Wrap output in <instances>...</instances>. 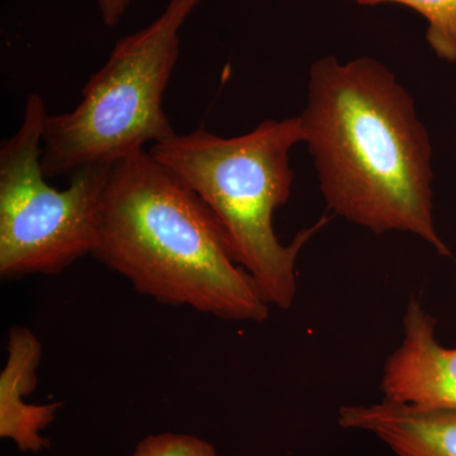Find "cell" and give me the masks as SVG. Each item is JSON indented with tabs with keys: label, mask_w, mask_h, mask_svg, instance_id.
I'll list each match as a JSON object with an SVG mask.
<instances>
[{
	"label": "cell",
	"mask_w": 456,
	"mask_h": 456,
	"mask_svg": "<svg viewBox=\"0 0 456 456\" xmlns=\"http://www.w3.org/2000/svg\"><path fill=\"white\" fill-rule=\"evenodd\" d=\"M104 25L113 27L121 22L131 0H97Z\"/></svg>",
	"instance_id": "8fae6325"
},
{
	"label": "cell",
	"mask_w": 456,
	"mask_h": 456,
	"mask_svg": "<svg viewBox=\"0 0 456 456\" xmlns=\"http://www.w3.org/2000/svg\"><path fill=\"white\" fill-rule=\"evenodd\" d=\"M299 117L336 216L377 235L412 233L452 256L435 227L430 134L393 71L369 56L318 59Z\"/></svg>",
	"instance_id": "6da1fadb"
},
{
	"label": "cell",
	"mask_w": 456,
	"mask_h": 456,
	"mask_svg": "<svg viewBox=\"0 0 456 456\" xmlns=\"http://www.w3.org/2000/svg\"><path fill=\"white\" fill-rule=\"evenodd\" d=\"M435 330V318L411 296L403 340L384 364L383 399L416 410L456 411V347L441 346Z\"/></svg>",
	"instance_id": "8992f818"
},
{
	"label": "cell",
	"mask_w": 456,
	"mask_h": 456,
	"mask_svg": "<svg viewBox=\"0 0 456 456\" xmlns=\"http://www.w3.org/2000/svg\"><path fill=\"white\" fill-rule=\"evenodd\" d=\"M132 456H218L208 441L191 435H150L141 440Z\"/></svg>",
	"instance_id": "30bf717a"
},
{
	"label": "cell",
	"mask_w": 456,
	"mask_h": 456,
	"mask_svg": "<svg viewBox=\"0 0 456 456\" xmlns=\"http://www.w3.org/2000/svg\"><path fill=\"white\" fill-rule=\"evenodd\" d=\"M364 7L395 3L416 11L428 20L426 41L443 61L456 64V0H351Z\"/></svg>",
	"instance_id": "9c48e42d"
},
{
	"label": "cell",
	"mask_w": 456,
	"mask_h": 456,
	"mask_svg": "<svg viewBox=\"0 0 456 456\" xmlns=\"http://www.w3.org/2000/svg\"><path fill=\"white\" fill-rule=\"evenodd\" d=\"M93 255L161 305L226 321L269 317L220 221L145 149L110 167Z\"/></svg>",
	"instance_id": "7a4b0ae2"
},
{
	"label": "cell",
	"mask_w": 456,
	"mask_h": 456,
	"mask_svg": "<svg viewBox=\"0 0 456 456\" xmlns=\"http://www.w3.org/2000/svg\"><path fill=\"white\" fill-rule=\"evenodd\" d=\"M301 117L265 119L242 136H216L203 127L154 143L150 154L191 188L226 232L237 264L269 305L289 310L297 294L296 263L323 218L283 245L273 215L292 193L290 150L303 142Z\"/></svg>",
	"instance_id": "3957f363"
},
{
	"label": "cell",
	"mask_w": 456,
	"mask_h": 456,
	"mask_svg": "<svg viewBox=\"0 0 456 456\" xmlns=\"http://www.w3.org/2000/svg\"><path fill=\"white\" fill-rule=\"evenodd\" d=\"M46 112L41 95L26 99L22 123L0 149V277L55 275L98 245L110 167H88L59 191L41 167Z\"/></svg>",
	"instance_id": "5b68a950"
},
{
	"label": "cell",
	"mask_w": 456,
	"mask_h": 456,
	"mask_svg": "<svg viewBox=\"0 0 456 456\" xmlns=\"http://www.w3.org/2000/svg\"><path fill=\"white\" fill-rule=\"evenodd\" d=\"M338 424L370 432L397 456H456V411L416 410L383 399L368 406H344Z\"/></svg>",
	"instance_id": "ba28073f"
},
{
	"label": "cell",
	"mask_w": 456,
	"mask_h": 456,
	"mask_svg": "<svg viewBox=\"0 0 456 456\" xmlns=\"http://www.w3.org/2000/svg\"><path fill=\"white\" fill-rule=\"evenodd\" d=\"M200 3L170 0L154 22L114 45L74 110L47 116L41 156L46 178L110 167L176 134L163 97L178 61L180 29Z\"/></svg>",
	"instance_id": "277c9868"
},
{
	"label": "cell",
	"mask_w": 456,
	"mask_h": 456,
	"mask_svg": "<svg viewBox=\"0 0 456 456\" xmlns=\"http://www.w3.org/2000/svg\"><path fill=\"white\" fill-rule=\"evenodd\" d=\"M42 344L27 327H12L8 332L7 360L0 373V437L16 444L23 452L49 448L41 431L55 421L62 402L49 404L26 403L37 388Z\"/></svg>",
	"instance_id": "52a82bcc"
}]
</instances>
